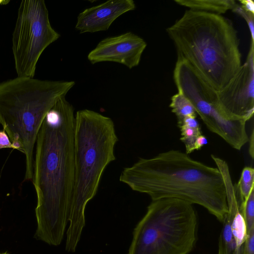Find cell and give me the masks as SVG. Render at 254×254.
<instances>
[{
  "instance_id": "cell-1",
  "label": "cell",
  "mask_w": 254,
  "mask_h": 254,
  "mask_svg": "<svg viewBox=\"0 0 254 254\" xmlns=\"http://www.w3.org/2000/svg\"><path fill=\"white\" fill-rule=\"evenodd\" d=\"M65 96L46 114L36 139L33 183L38 239L59 245L68 222L74 178L75 115Z\"/></svg>"
},
{
  "instance_id": "cell-2",
  "label": "cell",
  "mask_w": 254,
  "mask_h": 254,
  "mask_svg": "<svg viewBox=\"0 0 254 254\" xmlns=\"http://www.w3.org/2000/svg\"><path fill=\"white\" fill-rule=\"evenodd\" d=\"M120 181L152 200L174 198L199 205L221 222L228 211L225 184L218 168L180 150L139 158L123 170Z\"/></svg>"
},
{
  "instance_id": "cell-3",
  "label": "cell",
  "mask_w": 254,
  "mask_h": 254,
  "mask_svg": "<svg viewBox=\"0 0 254 254\" xmlns=\"http://www.w3.org/2000/svg\"><path fill=\"white\" fill-rule=\"evenodd\" d=\"M166 31L177 57L186 61L217 91L243 64L238 32L223 15L188 9Z\"/></svg>"
},
{
  "instance_id": "cell-4",
  "label": "cell",
  "mask_w": 254,
  "mask_h": 254,
  "mask_svg": "<svg viewBox=\"0 0 254 254\" xmlns=\"http://www.w3.org/2000/svg\"><path fill=\"white\" fill-rule=\"evenodd\" d=\"M118 140L109 117L84 109L75 115L74 178L66 231L65 250L74 252L85 226L87 203L95 195L103 173L116 159Z\"/></svg>"
},
{
  "instance_id": "cell-5",
  "label": "cell",
  "mask_w": 254,
  "mask_h": 254,
  "mask_svg": "<svg viewBox=\"0 0 254 254\" xmlns=\"http://www.w3.org/2000/svg\"><path fill=\"white\" fill-rule=\"evenodd\" d=\"M75 82L19 77L0 83V124L15 149L25 155L24 181L33 175V151L43 121Z\"/></svg>"
},
{
  "instance_id": "cell-6",
  "label": "cell",
  "mask_w": 254,
  "mask_h": 254,
  "mask_svg": "<svg viewBox=\"0 0 254 254\" xmlns=\"http://www.w3.org/2000/svg\"><path fill=\"white\" fill-rule=\"evenodd\" d=\"M196 225L191 204L174 198L152 200L134 229L128 254H188Z\"/></svg>"
},
{
  "instance_id": "cell-7",
  "label": "cell",
  "mask_w": 254,
  "mask_h": 254,
  "mask_svg": "<svg viewBox=\"0 0 254 254\" xmlns=\"http://www.w3.org/2000/svg\"><path fill=\"white\" fill-rule=\"evenodd\" d=\"M173 79L178 92L190 102L207 128L241 150L249 141L247 122L227 118L219 106L217 91L182 58H177Z\"/></svg>"
},
{
  "instance_id": "cell-8",
  "label": "cell",
  "mask_w": 254,
  "mask_h": 254,
  "mask_svg": "<svg viewBox=\"0 0 254 254\" xmlns=\"http://www.w3.org/2000/svg\"><path fill=\"white\" fill-rule=\"evenodd\" d=\"M60 36L51 25L44 0L21 1L12 38L17 76L34 77L41 54Z\"/></svg>"
},
{
  "instance_id": "cell-9",
  "label": "cell",
  "mask_w": 254,
  "mask_h": 254,
  "mask_svg": "<svg viewBox=\"0 0 254 254\" xmlns=\"http://www.w3.org/2000/svg\"><path fill=\"white\" fill-rule=\"evenodd\" d=\"M218 104L228 119H251L254 113V42L251 41L245 62L221 90Z\"/></svg>"
},
{
  "instance_id": "cell-10",
  "label": "cell",
  "mask_w": 254,
  "mask_h": 254,
  "mask_svg": "<svg viewBox=\"0 0 254 254\" xmlns=\"http://www.w3.org/2000/svg\"><path fill=\"white\" fill-rule=\"evenodd\" d=\"M146 46L143 39L127 32L103 39L89 52L87 59L92 64L111 62L131 69L139 64Z\"/></svg>"
},
{
  "instance_id": "cell-11",
  "label": "cell",
  "mask_w": 254,
  "mask_h": 254,
  "mask_svg": "<svg viewBox=\"0 0 254 254\" xmlns=\"http://www.w3.org/2000/svg\"><path fill=\"white\" fill-rule=\"evenodd\" d=\"M225 184L228 211L222 222L217 254H245L247 230L230 172L222 173Z\"/></svg>"
},
{
  "instance_id": "cell-12",
  "label": "cell",
  "mask_w": 254,
  "mask_h": 254,
  "mask_svg": "<svg viewBox=\"0 0 254 254\" xmlns=\"http://www.w3.org/2000/svg\"><path fill=\"white\" fill-rule=\"evenodd\" d=\"M135 8L133 0H108L81 12L75 28L80 33L106 31L117 18Z\"/></svg>"
},
{
  "instance_id": "cell-13",
  "label": "cell",
  "mask_w": 254,
  "mask_h": 254,
  "mask_svg": "<svg viewBox=\"0 0 254 254\" xmlns=\"http://www.w3.org/2000/svg\"><path fill=\"white\" fill-rule=\"evenodd\" d=\"M178 5L189 9L223 15L237 4L234 0H175Z\"/></svg>"
},
{
  "instance_id": "cell-14",
  "label": "cell",
  "mask_w": 254,
  "mask_h": 254,
  "mask_svg": "<svg viewBox=\"0 0 254 254\" xmlns=\"http://www.w3.org/2000/svg\"><path fill=\"white\" fill-rule=\"evenodd\" d=\"M178 127L181 131L180 140L185 145L186 153L190 154L195 150L196 141L202 134L200 125L195 117H188Z\"/></svg>"
},
{
  "instance_id": "cell-15",
  "label": "cell",
  "mask_w": 254,
  "mask_h": 254,
  "mask_svg": "<svg viewBox=\"0 0 254 254\" xmlns=\"http://www.w3.org/2000/svg\"><path fill=\"white\" fill-rule=\"evenodd\" d=\"M170 108L177 117L178 126L188 117H196L197 114L190 102L182 94L177 92L171 98Z\"/></svg>"
},
{
  "instance_id": "cell-16",
  "label": "cell",
  "mask_w": 254,
  "mask_h": 254,
  "mask_svg": "<svg viewBox=\"0 0 254 254\" xmlns=\"http://www.w3.org/2000/svg\"><path fill=\"white\" fill-rule=\"evenodd\" d=\"M234 188L240 204H242L254 188V169L249 166L244 167Z\"/></svg>"
},
{
  "instance_id": "cell-17",
  "label": "cell",
  "mask_w": 254,
  "mask_h": 254,
  "mask_svg": "<svg viewBox=\"0 0 254 254\" xmlns=\"http://www.w3.org/2000/svg\"><path fill=\"white\" fill-rule=\"evenodd\" d=\"M247 228V233L254 228V188L246 200L240 204Z\"/></svg>"
},
{
  "instance_id": "cell-18",
  "label": "cell",
  "mask_w": 254,
  "mask_h": 254,
  "mask_svg": "<svg viewBox=\"0 0 254 254\" xmlns=\"http://www.w3.org/2000/svg\"><path fill=\"white\" fill-rule=\"evenodd\" d=\"M232 11L241 15L246 21L250 32L251 41L254 42V14L244 10L238 3Z\"/></svg>"
},
{
  "instance_id": "cell-19",
  "label": "cell",
  "mask_w": 254,
  "mask_h": 254,
  "mask_svg": "<svg viewBox=\"0 0 254 254\" xmlns=\"http://www.w3.org/2000/svg\"><path fill=\"white\" fill-rule=\"evenodd\" d=\"M245 254H254V228L248 232Z\"/></svg>"
},
{
  "instance_id": "cell-20",
  "label": "cell",
  "mask_w": 254,
  "mask_h": 254,
  "mask_svg": "<svg viewBox=\"0 0 254 254\" xmlns=\"http://www.w3.org/2000/svg\"><path fill=\"white\" fill-rule=\"evenodd\" d=\"M2 148H12L15 149L8 135L3 129L2 130H0V149Z\"/></svg>"
},
{
  "instance_id": "cell-21",
  "label": "cell",
  "mask_w": 254,
  "mask_h": 254,
  "mask_svg": "<svg viewBox=\"0 0 254 254\" xmlns=\"http://www.w3.org/2000/svg\"><path fill=\"white\" fill-rule=\"evenodd\" d=\"M240 6L245 11L254 14V2L252 0H239Z\"/></svg>"
},
{
  "instance_id": "cell-22",
  "label": "cell",
  "mask_w": 254,
  "mask_h": 254,
  "mask_svg": "<svg viewBox=\"0 0 254 254\" xmlns=\"http://www.w3.org/2000/svg\"><path fill=\"white\" fill-rule=\"evenodd\" d=\"M208 143V140L206 137L202 134L200 135L195 143V150H199L203 146L206 145Z\"/></svg>"
},
{
  "instance_id": "cell-23",
  "label": "cell",
  "mask_w": 254,
  "mask_h": 254,
  "mask_svg": "<svg viewBox=\"0 0 254 254\" xmlns=\"http://www.w3.org/2000/svg\"><path fill=\"white\" fill-rule=\"evenodd\" d=\"M254 129L252 130L251 134L250 135V137H249V153L251 156V157L252 158V159H254Z\"/></svg>"
},
{
  "instance_id": "cell-24",
  "label": "cell",
  "mask_w": 254,
  "mask_h": 254,
  "mask_svg": "<svg viewBox=\"0 0 254 254\" xmlns=\"http://www.w3.org/2000/svg\"><path fill=\"white\" fill-rule=\"evenodd\" d=\"M7 254L6 253H2V254Z\"/></svg>"
}]
</instances>
